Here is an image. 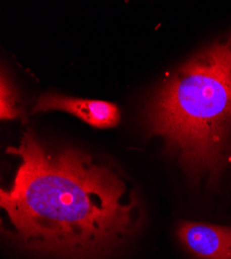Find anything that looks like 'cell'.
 <instances>
[{
    "mask_svg": "<svg viewBox=\"0 0 231 259\" xmlns=\"http://www.w3.org/2000/svg\"><path fill=\"white\" fill-rule=\"evenodd\" d=\"M21 114L19 108V99L16 88L8 75V72L2 70L0 78V118L3 120L15 119Z\"/></svg>",
    "mask_w": 231,
    "mask_h": 259,
    "instance_id": "obj_5",
    "label": "cell"
},
{
    "mask_svg": "<svg viewBox=\"0 0 231 259\" xmlns=\"http://www.w3.org/2000/svg\"><path fill=\"white\" fill-rule=\"evenodd\" d=\"M176 236L194 259H231V226L181 221Z\"/></svg>",
    "mask_w": 231,
    "mask_h": 259,
    "instance_id": "obj_3",
    "label": "cell"
},
{
    "mask_svg": "<svg viewBox=\"0 0 231 259\" xmlns=\"http://www.w3.org/2000/svg\"><path fill=\"white\" fill-rule=\"evenodd\" d=\"M33 111H64L99 128L112 127L120 121L119 109L113 103L76 99L52 93L39 97L33 107Z\"/></svg>",
    "mask_w": 231,
    "mask_h": 259,
    "instance_id": "obj_4",
    "label": "cell"
},
{
    "mask_svg": "<svg viewBox=\"0 0 231 259\" xmlns=\"http://www.w3.org/2000/svg\"><path fill=\"white\" fill-rule=\"evenodd\" d=\"M141 118L193 183L220 181L231 165V34L163 79L146 99Z\"/></svg>",
    "mask_w": 231,
    "mask_h": 259,
    "instance_id": "obj_2",
    "label": "cell"
},
{
    "mask_svg": "<svg viewBox=\"0 0 231 259\" xmlns=\"http://www.w3.org/2000/svg\"><path fill=\"white\" fill-rule=\"evenodd\" d=\"M8 154L18 160L0 192L2 231L15 246L60 259H102L143 224L140 197L113 163L70 145L41 140L32 130Z\"/></svg>",
    "mask_w": 231,
    "mask_h": 259,
    "instance_id": "obj_1",
    "label": "cell"
}]
</instances>
